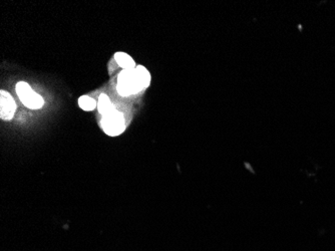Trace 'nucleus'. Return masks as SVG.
Instances as JSON below:
<instances>
[{
  "label": "nucleus",
  "mask_w": 335,
  "mask_h": 251,
  "mask_svg": "<svg viewBox=\"0 0 335 251\" xmlns=\"http://www.w3.org/2000/svg\"><path fill=\"white\" fill-rule=\"evenodd\" d=\"M97 109L99 114H101L103 117L116 112L117 110L115 109L114 104L111 103L110 100L108 99V97L104 94H101L98 98V101H97Z\"/></svg>",
  "instance_id": "39448f33"
},
{
  "label": "nucleus",
  "mask_w": 335,
  "mask_h": 251,
  "mask_svg": "<svg viewBox=\"0 0 335 251\" xmlns=\"http://www.w3.org/2000/svg\"><path fill=\"white\" fill-rule=\"evenodd\" d=\"M79 104L80 106L85 111H93L97 106L96 100H94L91 97L83 96L79 99Z\"/></svg>",
  "instance_id": "0eeeda50"
},
{
  "label": "nucleus",
  "mask_w": 335,
  "mask_h": 251,
  "mask_svg": "<svg viewBox=\"0 0 335 251\" xmlns=\"http://www.w3.org/2000/svg\"><path fill=\"white\" fill-rule=\"evenodd\" d=\"M117 90L121 96H130L134 94H138L142 90H144L139 74L135 68L124 69L118 79V87Z\"/></svg>",
  "instance_id": "f257e3e1"
},
{
  "label": "nucleus",
  "mask_w": 335,
  "mask_h": 251,
  "mask_svg": "<svg viewBox=\"0 0 335 251\" xmlns=\"http://www.w3.org/2000/svg\"><path fill=\"white\" fill-rule=\"evenodd\" d=\"M16 93L21 102L32 110L41 109L44 105V99L42 96L33 92L30 86L24 82H20L16 85Z\"/></svg>",
  "instance_id": "7ed1b4c3"
},
{
  "label": "nucleus",
  "mask_w": 335,
  "mask_h": 251,
  "mask_svg": "<svg viewBox=\"0 0 335 251\" xmlns=\"http://www.w3.org/2000/svg\"><path fill=\"white\" fill-rule=\"evenodd\" d=\"M16 111L13 98L5 91L0 92V117L2 120H11Z\"/></svg>",
  "instance_id": "20e7f679"
},
{
  "label": "nucleus",
  "mask_w": 335,
  "mask_h": 251,
  "mask_svg": "<svg viewBox=\"0 0 335 251\" xmlns=\"http://www.w3.org/2000/svg\"><path fill=\"white\" fill-rule=\"evenodd\" d=\"M100 124L103 132L111 137L119 136L126 130L124 115L118 111L103 117Z\"/></svg>",
  "instance_id": "f03ea898"
},
{
  "label": "nucleus",
  "mask_w": 335,
  "mask_h": 251,
  "mask_svg": "<svg viewBox=\"0 0 335 251\" xmlns=\"http://www.w3.org/2000/svg\"><path fill=\"white\" fill-rule=\"evenodd\" d=\"M138 74H139V77L141 79V82H142V85H143V88L146 89L151 83V74L147 71V69L143 66V65H138L136 67Z\"/></svg>",
  "instance_id": "6e6552de"
},
{
  "label": "nucleus",
  "mask_w": 335,
  "mask_h": 251,
  "mask_svg": "<svg viewBox=\"0 0 335 251\" xmlns=\"http://www.w3.org/2000/svg\"><path fill=\"white\" fill-rule=\"evenodd\" d=\"M115 59L118 62V64L120 66H122L124 69L135 68V66H136V63H135V60L133 59V57L125 52H117L115 54Z\"/></svg>",
  "instance_id": "423d86ee"
}]
</instances>
